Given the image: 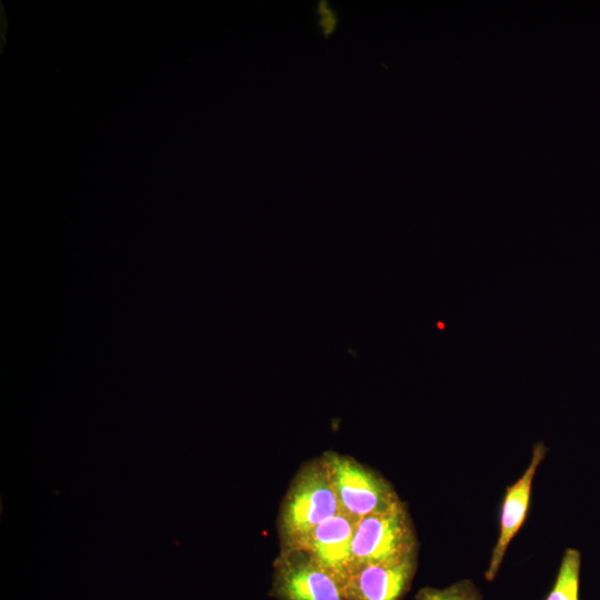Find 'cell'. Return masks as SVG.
I'll use <instances>...</instances> for the list:
<instances>
[{
  "label": "cell",
  "mask_w": 600,
  "mask_h": 600,
  "mask_svg": "<svg viewBox=\"0 0 600 600\" xmlns=\"http://www.w3.org/2000/svg\"><path fill=\"white\" fill-rule=\"evenodd\" d=\"M416 600H482L479 590L472 581H458L447 588L437 589L431 587L421 588Z\"/></svg>",
  "instance_id": "cell-9"
},
{
  "label": "cell",
  "mask_w": 600,
  "mask_h": 600,
  "mask_svg": "<svg viewBox=\"0 0 600 600\" xmlns=\"http://www.w3.org/2000/svg\"><path fill=\"white\" fill-rule=\"evenodd\" d=\"M357 521L342 512L320 523L300 548L342 584L352 570V538Z\"/></svg>",
  "instance_id": "cell-7"
},
{
  "label": "cell",
  "mask_w": 600,
  "mask_h": 600,
  "mask_svg": "<svg viewBox=\"0 0 600 600\" xmlns=\"http://www.w3.org/2000/svg\"><path fill=\"white\" fill-rule=\"evenodd\" d=\"M417 570V556L393 564L354 568L342 582L347 600H401Z\"/></svg>",
  "instance_id": "cell-6"
},
{
  "label": "cell",
  "mask_w": 600,
  "mask_h": 600,
  "mask_svg": "<svg viewBox=\"0 0 600 600\" xmlns=\"http://www.w3.org/2000/svg\"><path fill=\"white\" fill-rule=\"evenodd\" d=\"M339 506V511L359 521L404 504L392 484L376 470L336 451L320 457Z\"/></svg>",
  "instance_id": "cell-2"
},
{
  "label": "cell",
  "mask_w": 600,
  "mask_h": 600,
  "mask_svg": "<svg viewBox=\"0 0 600 600\" xmlns=\"http://www.w3.org/2000/svg\"><path fill=\"white\" fill-rule=\"evenodd\" d=\"M547 452L548 448L544 443L542 441L537 442L533 446L531 460L524 472L514 483L506 488L500 510L499 537L492 549L490 562L484 573V578L488 581H492L496 578L510 542L527 519L533 479Z\"/></svg>",
  "instance_id": "cell-5"
},
{
  "label": "cell",
  "mask_w": 600,
  "mask_h": 600,
  "mask_svg": "<svg viewBox=\"0 0 600 600\" xmlns=\"http://www.w3.org/2000/svg\"><path fill=\"white\" fill-rule=\"evenodd\" d=\"M417 554V536L406 503L357 521L352 570L369 564H393Z\"/></svg>",
  "instance_id": "cell-3"
},
{
  "label": "cell",
  "mask_w": 600,
  "mask_h": 600,
  "mask_svg": "<svg viewBox=\"0 0 600 600\" xmlns=\"http://www.w3.org/2000/svg\"><path fill=\"white\" fill-rule=\"evenodd\" d=\"M581 553L566 549L556 581L544 600H579Z\"/></svg>",
  "instance_id": "cell-8"
},
{
  "label": "cell",
  "mask_w": 600,
  "mask_h": 600,
  "mask_svg": "<svg viewBox=\"0 0 600 600\" xmlns=\"http://www.w3.org/2000/svg\"><path fill=\"white\" fill-rule=\"evenodd\" d=\"M270 594L277 600H347L341 582L302 549L280 551Z\"/></svg>",
  "instance_id": "cell-4"
},
{
  "label": "cell",
  "mask_w": 600,
  "mask_h": 600,
  "mask_svg": "<svg viewBox=\"0 0 600 600\" xmlns=\"http://www.w3.org/2000/svg\"><path fill=\"white\" fill-rule=\"evenodd\" d=\"M338 512L336 493L321 459L304 462L281 502L278 517L280 551L300 549L320 523Z\"/></svg>",
  "instance_id": "cell-1"
},
{
  "label": "cell",
  "mask_w": 600,
  "mask_h": 600,
  "mask_svg": "<svg viewBox=\"0 0 600 600\" xmlns=\"http://www.w3.org/2000/svg\"><path fill=\"white\" fill-rule=\"evenodd\" d=\"M319 22L324 36H329L333 32L337 23L336 13L329 8L327 2H320L318 4Z\"/></svg>",
  "instance_id": "cell-10"
}]
</instances>
